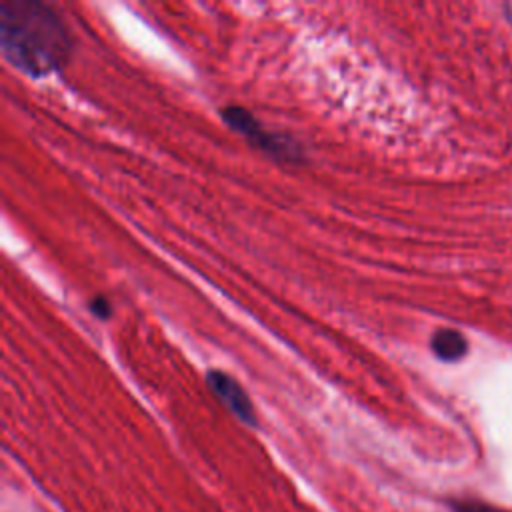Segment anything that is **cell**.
<instances>
[{"label": "cell", "mask_w": 512, "mask_h": 512, "mask_svg": "<svg viewBox=\"0 0 512 512\" xmlns=\"http://www.w3.org/2000/svg\"><path fill=\"white\" fill-rule=\"evenodd\" d=\"M0 48L14 68L40 78L66 62L72 38L50 6L36 0H2Z\"/></svg>", "instance_id": "6da1fadb"}, {"label": "cell", "mask_w": 512, "mask_h": 512, "mask_svg": "<svg viewBox=\"0 0 512 512\" xmlns=\"http://www.w3.org/2000/svg\"><path fill=\"white\" fill-rule=\"evenodd\" d=\"M222 118L236 130L240 132L246 140H250L254 146L264 150L270 156L284 158V160H296L300 158V148L292 144L288 138L272 134L264 130V126L244 108L240 106H228L222 108Z\"/></svg>", "instance_id": "7a4b0ae2"}, {"label": "cell", "mask_w": 512, "mask_h": 512, "mask_svg": "<svg viewBox=\"0 0 512 512\" xmlns=\"http://www.w3.org/2000/svg\"><path fill=\"white\" fill-rule=\"evenodd\" d=\"M206 382H208V388L212 390V394L220 400V404L232 416H236L240 422H244L250 428H254L258 424L250 396L230 374H226L222 370H210L206 374Z\"/></svg>", "instance_id": "3957f363"}, {"label": "cell", "mask_w": 512, "mask_h": 512, "mask_svg": "<svg viewBox=\"0 0 512 512\" xmlns=\"http://www.w3.org/2000/svg\"><path fill=\"white\" fill-rule=\"evenodd\" d=\"M432 352L444 360V362H454V360H460L466 350H468V342L466 338L458 332V330H452V328H442L438 330L434 336H432Z\"/></svg>", "instance_id": "277c9868"}, {"label": "cell", "mask_w": 512, "mask_h": 512, "mask_svg": "<svg viewBox=\"0 0 512 512\" xmlns=\"http://www.w3.org/2000/svg\"><path fill=\"white\" fill-rule=\"evenodd\" d=\"M450 508L454 512H504L496 506H490V504L478 502V500H450Z\"/></svg>", "instance_id": "5b68a950"}, {"label": "cell", "mask_w": 512, "mask_h": 512, "mask_svg": "<svg viewBox=\"0 0 512 512\" xmlns=\"http://www.w3.org/2000/svg\"><path fill=\"white\" fill-rule=\"evenodd\" d=\"M90 310L98 316V318H108L110 316V304L106 298L102 296H96L92 302H90Z\"/></svg>", "instance_id": "8992f818"}]
</instances>
